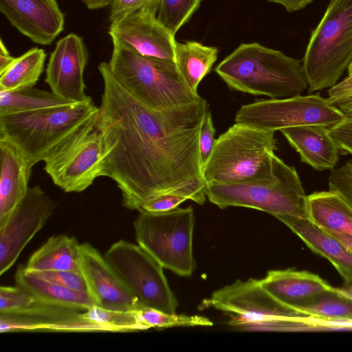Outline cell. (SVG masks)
<instances>
[{"label": "cell", "instance_id": "obj_1", "mask_svg": "<svg viewBox=\"0 0 352 352\" xmlns=\"http://www.w3.org/2000/svg\"><path fill=\"white\" fill-rule=\"evenodd\" d=\"M98 70L103 92L96 120L106 144L103 176L113 180L122 206L140 210L148 201L170 194L202 205L206 199L199 135L207 101L163 110L135 99L112 76Z\"/></svg>", "mask_w": 352, "mask_h": 352}, {"label": "cell", "instance_id": "obj_2", "mask_svg": "<svg viewBox=\"0 0 352 352\" xmlns=\"http://www.w3.org/2000/svg\"><path fill=\"white\" fill-rule=\"evenodd\" d=\"M214 70L231 89L273 99L298 96L308 88L298 60L258 43L241 44Z\"/></svg>", "mask_w": 352, "mask_h": 352}, {"label": "cell", "instance_id": "obj_3", "mask_svg": "<svg viewBox=\"0 0 352 352\" xmlns=\"http://www.w3.org/2000/svg\"><path fill=\"white\" fill-rule=\"evenodd\" d=\"M274 131L236 123L215 140L204 166L206 184L256 182L274 176Z\"/></svg>", "mask_w": 352, "mask_h": 352}, {"label": "cell", "instance_id": "obj_4", "mask_svg": "<svg viewBox=\"0 0 352 352\" xmlns=\"http://www.w3.org/2000/svg\"><path fill=\"white\" fill-rule=\"evenodd\" d=\"M98 111L99 107L89 97L65 106L0 115V139L14 144L34 166Z\"/></svg>", "mask_w": 352, "mask_h": 352}, {"label": "cell", "instance_id": "obj_5", "mask_svg": "<svg viewBox=\"0 0 352 352\" xmlns=\"http://www.w3.org/2000/svg\"><path fill=\"white\" fill-rule=\"evenodd\" d=\"M108 65L116 81L135 99L151 109H170L201 98L188 87L175 61L145 58L113 43Z\"/></svg>", "mask_w": 352, "mask_h": 352}, {"label": "cell", "instance_id": "obj_6", "mask_svg": "<svg viewBox=\"0 0 352 352\" xmlns=\"http://www.w3.org/2000/svg\"><path fill=\"white\" fill-rule=\"evenodd\" d=\"M274 176L269 179L206 184V197L221 209L239 206L258 210L276 218L290 216L309 219L307 195L294 166L276 155L274 157Z\"/></svg>", "mask_w": 352, "mask_h": 352}, {"label": "cell", "instance_id": "obj_7", "mask_svg": "<svg viewBox=\"0 0 352 352\" xmlns=\"http://www.w3.org/2000/svg\"><path fill=\"white\" fill-rule=\"evenodd\" d=\"M352 61V0H331L302 60L309 94L330 89Z\"/></svg>", "mask_w": 352, "mask_h": 352}, {"label": "cell", "instance_id": "obj_8", "mask_svg": "<svg viewBox=\"0 0 352 352\" xmlns=\"http://www.w3.org/2000/svg\"><path fill=\"white\" fill-rule=\"evenodd\" d=\"M204 303L226 314L229 326L243 331H292L310 318L280 302L252 278L214 292Z\"/></svg>", "mask_w": 352, "mask_h": 352}, {"label": "cell", "instance_id": "obj_9", "mask_svg": "<svg viewBox=\"0 0 352 352\" xmlns=\"http://www.w3.org/2000/svg\"><path fill=\"white\" fill-rule=\"evenodd\" d=\"M133 221L135 239L161 265L180 276L196 269L192 251L195 219L192 206L152 212L144 210Z\"/></svg>", "mask_w": 352, "mask_h": 352}, {"label": "cell", "instance_id": "obj_10", "mask_svg": "<svg viewBox=\"0 0 352 352\" xmlns=\"http://www.w3.org/2000/svg\"><path fill=\"white\" fill-rule=\"evenodd\" d=\"M97 116L67 138L44 161V170L65 192H80L103 176L107 155Z\"/></svg>", "mask_w": 352, "mask_h": 352}, {"label": "cell", "instance_id": "obj_11", "mask_svg": "<svg viewBox=\"0 0 352 352\" xmlns=\"http://www.w3.org/2000/svg\"><path fill=\"white\" fill-rule=\"evenodd\" d=\"M104 257L142 305L176 314L178 302L164 267L143 248L122 239Z\"/></svg>", "mask_w": 352, "mask_h": 352}, {"label": "cell", "instance_id": "obj_12", "mask_svg": "<svg viewBox=\"0 0 352 352\" xmlns=\"http://www.w3.org/2000/svg\"><path fill=\"white\" fill-rule=\"evenodd\" d=\"M344 118L327 98L316 94L244 104L237 111L234 120L252 128L276 131L307 124L331 127Z\"/></svg>", "mask_w": 352, "mask_h": 352}, {"label": "cell", "instance_id": "obj_13", "mask_svg": "<svg viewBox=\"0 0 352 352\" xmlns=\"http://www.w3.org/2000/svg\"><path fill=\"white\" fill-rule=\"evenodd\" d=\"M56 207L54 201L36 185L29 187L24 198L6 219L0 221V276L13 266Z\"/></svg>", "mask_w": 352, "mask_h": 352}, {"label": "cell", "instance_id": "obj_14", "mask_svg": "<svg viewBox=\"0 0 352 352\" xmlns=\"http://www.w3.org/2000/svg\"><path fill=\"white\" fill-rule=\"evenodd\" d=\"M112 42L148 58L175 61V36L157 19V14L136 10L110 22Z\"/></svg>", "mask_w": 352, "mask_h": 352}, {"label": "cell", "instance_id": "obj_15", "mask_svg": "<svg viewBox=\"0 0 352 352\" xmlns=\"http://www.w3.org/2000/svg\"><path fill=\"white\" fill-rule=\"evenodd\" d=\"M88 57L87 47L78 35L70 33L59 39L45 69V81L51 91L72 102L89 98L84 80Z\"/></svg>", "mask_w": 352, "mask_h": 352}, {"label": "cell", "instance_id": "obj_16", "mask_svg": "<svg viewBox=\"0 0 352 352\" xmlns=\"http://www.w3.org/2000/svg\"><path fill=\"white\" fill-rule=\"evenodd\" d=\"M79 258L80 272L94 305L119 311H133L143 305L91 244H80Z\"/></svg>", "mask_w": 352, "mask_h": 352}, {"label": "cell", "instance_id": "obj_17", "mask_svg": "<svg viewBox=\"0 0 352 352\" xmlns=\"http://www.w3.org/2000/svg\"><path fill=\"white\" fill-rule=\"evenodd\" d=\"M0 11L32 42L50 45L63 32L65 14L56 0H0Z\"/></svg>", "mask_w": 352, "mask_h": 352}, {"label": "cell", "instance_id": "obj_18", "mask_svg": "<svg viewBox=\"0 0 352 352\" xmlns=\"http://www.w3.org/2000/svg\"><path fill=\"white\" fill-rule=\"evenodd\" d=\"M80 311L39 303L22 314H0V332H106L102 326L83 318Z\"/></svg>", "mask_w": 352, "mask_h": 352}, {"label": "cell", "instance_id": "obj_19", "mask_svg": "<svg viewBox=\"0 0 352 352\" xmlns=\"http://www.w3.org/2000/svg\"><path fill=\"white\" fill-rule=\"evenodd\" d=\"M260 283L277 300L296 311L333 289L317 274L290 268L270 270Z\"/></svg>", "mask_w": 352, "mask_h": 352}, {"label": "cell", "instance_id": "obj_20", "mask_svg": "<svg viewBox=\"0 0 352 352\" xmlns=\"http://www.w3.org/2000/svg\"><path fill=\"white\" fill-rule=\"evenodd\" d=\"M302 162L322 171L331 170L339 161L340 149L329 127L320 124L293 126L280 131Z\"/></svg>", "mask_w": 352, "mask_h": 352}, {"label": "cell", "instance_id": "obj_21", "mask_svg": "<svg viewBox=\"0 0 352 352\" xmlns=\"http://www.w3.org/2000/svg\"><path fill=\"white\" fill-rule=\"evenodd\" d=\"M0 221L6 219L28 190L34 165L12 142L0 139Z\"/></svg>", "mask_w": 352, "mask_h": 352}, {"label": "cell", "instance_id": "obj_22", "mask_svg": "<svg viewBox=\"0 0 352 352\" xmlns=\"http://www.w3.org/2000/svg\"><path fill=\"white\" fill-rule=\"evenodd\" d=\"M314 253L326 258L342 276L344 287H352V254L335 237L309 219L278 217Z\"/></svg>", "mask_w": 352, "mask_h": 352}, {"label": "cell", "instance_id": "obj_23", "mask_svg": "<svg viewBox=\"0 0 352 352\" xmlns=\"http://www.w3.org/2000/svg\"><path fill=\"white\" fill-rule=\"evenodd\" d=\"M14 278L16 285L28 292L43 304L80 311L94 305L88 293L47 281L27 272L24 267H19Z\"/></svg>", "mask_w": 352, "mask_h": 352}, {"label": "cell", "instance_id": "obj_24", "mask_svg": "<svg viewBox=\"0 0 352 352\" xmlns=\"http://www.w3.org/2000/svg\"><path fill=\"white\" fill-rule=\"evenodd\" d=\"M79 246L74 236L53 235L31 255L25 270L80 272Z\"/></svg>", "mask_w": 352, "mask_h": 352}, {"label": "cell", "instance_id": "obj_25", "mask_svg": "<svg viewBox=\"0 0 352 352\" xmlns=\"http://www.w3.org/2000/svg\"><path fill=\"white\" fill-rule=\"evenodd\" d=\"M309 219L328 232L352 236V209L336 192H314L307 195Z\"/></svg>", "mask_w": 352, "mask_h": 352}, {"label": "cell", "instance_id": "obj_26", "mask_svg": "<svg viewBox=\"0 0 352 352\" xmlns=\"http://www.w3.org/2000/svg\"><path fill=\"white\" fill-rule=\"evenodd\" d=\"M215 47L189 41L175 42V62L188 87L195 94L202 79L210 72L218 57Z\"/></svg>", "mask_w": 352, "mask_h": 352}, {"label": "cell", "instance_id": "obj_27", "mask_svg": "<svg viewBox=\"0 0 352 352\" xmlns=\"http://www.w3.org/2000/svg\"><path fill=\"white\" fill-rule=\"evenodd\" d=\"M47 54L42 48L32 47L0 74V91H16L32 87L43 72Z\"/></svg>", "mask_w": 352, "mask_h": 352}, {"label": "cell", "instance_id": "obj_28", "mask_svg": "<svg viewBox=\"0 0 352 352\" xmlns=\"http://www.w3.org/2000/svg\"><path fill=\"white\" fill-rule=\"evenodd\" d=\"M73 103L52 91L25 88L16 91H0V115L28 112L65 106Z\"/></svg>", "mask_w": 352, "mask_h": 352}, {"label": "cell", "instance_id": "obj_29", "mask_svg": "<svg viewBox=\"0 0 352 352\" xmlns=\"http://www.w3.org/2000/svg\"><path fill=\"white\" fill-rule=\"evenodd\" d=\"M298 311L324 322H352V299L333 287L319 294Z\"/></svg>", "mask_w": 352, "mask_h": 352}, {"label": "cell", "instance_id": "obj_30", "mask_svg": "<svg viewBox=\"0 0 352 352\" xmlns=\"http://www.w3.org/2000/svg\"><path fill=\"white\" fill-rule=\"evenodd\" d=\"M82 317L104 327L109 332L145 331L133 311H119L104 309L94 305L80 313Z\"/></svg>", "mask_w": 352, "mask_h": 352}, {"label": "cell", "instance_id": "obj_31", "mask_svg": "<svg viewBox=\"0 0 352 352\" xmlns=\"http://www.w3.org/2000/svg\"><path fill=\"white\" fill-rule=\"evenodd\" d=\"M201 0H160L158 21L173 35L190 19Z\"/></svg>", "mask_w": 352, "mask_h": 352}, {"label": "cell", "instance_id": "obj_32", "mask_svg": "<svg viewBox=\"0 0 352 352\" xmlns=\"http://www.w3.org/2000/svg\"><path fill=\"white\" fill-rule=\"evenodd\" d=\"M39 302L31 294L18 285L0 287V314L23 313Z\"/></svg>", "mask_w": 352, "mask_h": 352}, {"label": "cell", "instance_id": "obj_33", "mask_svg": "<svg viewBox=\"0 0 352 352\" xmlns=\"http://www.w3.org/2000/svg\"><path fill=\"white\" fill-rule=\"evenodd\" d=\"M328 185L352 209V160L331 170Z\"/></svg>", "mask_w": 352, "mask_h": 352}, {"label": "cell", "instance_id": "obj_34", "mask_svg": "<svg viewBox=\"0 0 352 352\" xmlns=\"http://www.w3.org/2000/svg\"><path fill=\"white\" fill-rule=\"evenodd\" d=\"M327 99L345 118L352 119V74L328 89Z\"/></svg>", "mask_w": 352, "mask_h": 352}, {"label": "cell", "instance_id": "obj_35", "mask_svg": "<svg viewBox=\"0 0 352 352\" xmlns=\"http://www.w3.org/2000/svg\"><path fill=\"white\" fill-rule=\"evenodd\" d=\"M28 272L47 281L75 291L87 293V284L80 272L40 271Z\"/></svg>", "mask_w": 352, "mask_h": 352}, {"label": "cell", "instance_id": "obj_36", "mask_svg": "<svg viewBox=\"0 0 352 352\" xmlns=\"http://www.w3.org/2000/svg\"><path fill=\"white\" fill-rule=\"evenodd\" d=\"M160 0H114L110 6V22L126 14L145 10L157 14Z\"/></svg>", "mask_w": 352, "mask_h": 352}, {"label": "cell", "instance_id": "obj_37", "mask_svg": "<svg viewBox=\"0 0 352 352\" xmlns=\"http://www.w3.org/2000/svg\"><path fill=\"white\" fill-rule=\"evenodd\" d=\"M329 129L340 153L352 155V119L344 118L338 124L329 127Z\"/></svg>", "mask_w": 352, "mask_h": 352}, {"label": "cell", "instance_id": "obj_38", "mask_svg": "<svg viewBox=\"0 0 352 352\" xmlns=\"http://www.w3.org/2000/svg\"><path fill=\"white\" fill-rule=\"evenodd\" d=\"M215 128L213 125L211 113L208 111L202 121L199 135V148L202 164L207 162L215 142Z\"/></svg>", "mask_w": 352, "mask_h": 352}, {"label": "cell", "instance_id": "obj_39", "mask_svg": "<svg viewBox=\"0 0 352 352\" xmlns=\"http://www.w3.org/2000/svg\"><path fill=\"white\" fill-rule=\"evenodd\" d=\"M186 200V198L178 195H162L146 201L142 206V210L152 212L168 211L178 207Z\"/></svg>", "mask_w": 352, "mask_h": 352}, {"label": "cell", "instance_id": "obj_40", "mask_svg": "<svg viewBox=\"0 0 352 352\" xmlns=\"http://www.w3.org/2000/svg\"><path fill=\"white\" fill-rule=\"evenodd\" d=\"M269 2L283 6L288 12L298 11L305 8L314 0H267Z\"/></svg>", "mask_w": 352, "mask_h": 352}, {"label": "cell", "instance_id": "obj_41", "mask_svg": "<svg viewBox=\"0 0 352 352\" xmlns=\"http://www.w3.org/2000/svg\"><path fill=\"white\" fill-rule=\"evenodd\" d=\"M4 45L2 39L0 41V74L4 72L14 60Z\"/></svg>", "mask_w": 352, "mask_h": 352}, {"label": "cell", "instance_id": "obj_42", "mask_svg": "<svg viewBox=\"0 0 352 352\" xmlns=\"http://www.w3.org/2000/svg\"><path fill=\"white\" fill-rule=\"evenodd\" d=\"M328 232L338 239L352 254V236L344 232Z\"/></svg>", "mask_w": 352, "mask_h": 352}, {"label": "cell", "instance_id": "obj_43", "mask_svg": "<svg viewBox=\"0 0 352 352\" xmlns=\"http://www.w3.org/2000/svg\"><path fill=\"white\" fill-rule=\"evenodd\" d=\"M89 10H97L111 6L114 0H81Z\"/></svg>", "mask_w": 352, "mask_h": 352}, {"label": "cell", "instance_id": "obj_44", "mask_svg": "<svg viewBox=\"0 0 352 352\" xmlns=\"http://www.w3.org/2000/svg\"><path fill=\"white\" fill-rule=\"evenodd\" d=\"M335 289L338 293L352 299V287H341V288H335Z\"/></svg>", "mask_w": 352, "mask_h": 352}, {"label": "cell", "instance_id": "obj_45", "mask_svg": "<svg viewBox=\"0 0 352 352\" xmlns=\"http://www.w3.org/2000/svg\"><path fill=\"white\" fill-rule=\"evenodd\" d=\"M348 75L352 74V61L347 68Z\"/></svg>", "mask_w": 352, "mask_h": 352}]
</instances>
